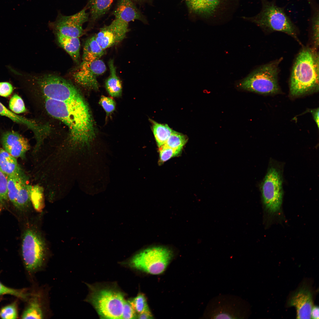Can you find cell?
I'll list each match as a JSON object with an SVG mask.
<instances>
[{
    "mask_svg": "<svg viewBox=\"0 0 319 319\" xmlns=\"http://www.w3.org/2000/svg\"><path fill=\"white\" fill-rule=\"evenodd\" d=\"M46 110L68 127L69 141L76 147L89 143L95 138L96 125L84 98L60 101L45 97Z\"/></svg>",
    "mask_w": 319,
    "mask_h": 319,
    "instance_id": "6da1fadb",
    "label": "cell"
},
{
    "mask_svg": "<svg viewBox=\"0 0 319 319\" xmlns=\"http://www.w3.org/2000/svg\"><path fill=\"white\" fill-rule=\"evenodd\" d=\"M318 89V52L313 48H304L298 53L293 66L290 94L299 96Z\"/></svg>",
    "mask_w": 319,
    "mask_h": 319,
    "instance_id": "7a4b0ae2",
    "label": "cell"
},
{
    "mask_svg": "<svg viewBox=\"0 0 319 319\" xmlns=\"http://www.w3.org/2000/svg\"><path fill=\"white\" fill-rule=\"evenodd\" d=\"M260 1L262 6L258 13L253 17L242 18L255 23L265 32H284L299 42L298 29L286 14L284 8L278 6L276 0Z\"/></svg>",
    "mask_w": 319,
    "mask_h": 319,
    "instance_id": "3957f363",
    "label": "cell"
},
{
    "mask_svg": "<svg viewBox=\"0 0 319 319\" xmlns=\"http://www.w3.org/2000/svg\"><path fill=\"white\" fill-rule=\"evenodd\" d=\"M250 313L249 303L241 297L230 294H219L209 301L203 317L208 319H246Z\"/></svg>",
    "mask_w": 319,
    "mask_h": 319,
    "instance_id": "277c9868",
    "label": "cell"
},
{
    "mask_svg": "<svg viewBox=\"0 0 319 319\" xmlns=\"http://www.w3.org/2000/svg\"><path fill=\"white\" fill-rule=\"evenodd\" d=\"M282 59L262 65L237 84L238 88L259 94H268L279 91V65Z\"/></svg>",
    "mask_w": 319,
    "mask_h": 319,
    "instance_id": "5b68a950",
    "label": "cell"
},
{
    "mask_svg": "<svg viewBox=\"0 0 319 319\" xmlns=\"http://www.w3.org/2000/svg\"><path fill=\"white\" fill-rule=\"evenodd\" d=\"M88 286L90 291L86 301L92 305L100 317L105 319H122L125 301L122 292L113 287Z\"/></svg>",
    "mask_w": 319,
    "mask_h": 319,
    "instance_id": "8992f818",
    "label": "cell"
},
{
    "mask_svg": "<svg viewBox=\"0 0 319 319\" xmlns=\"http://www.w3.org/2000/svg\"><path fill=\"white\" fill-rule=\"evenodd\" d=\"M172 251L167 247L155 246L140 251L129 263L133 268L152 275H159L166 270L172 259Z\"/></svg>",
    "mask_w": 319,
    "mask_h": 319,
    "instance_id": "52a82bcc",
    "label": "cell"
},
{
    "mask_svg": "<svg viewBox=\"0 0 319 319\" xmlns=\"http://www.w3.org/2000/svg\"><path fill=\"white\" fill-rule=\"evenodd\" d=\"M22 253L27 270L31 272L38 271L44 265L47 255L44 239L38 230L29 229L24 234Z\"/></svg>",
    "mask_w": 319,
    "mask_h": 319,
    "instance_id": "ba28073f",
    "label": "cell"
},
{
    "mask_svg": "<svg viewBox=\"0 0 319 319\" xmlns=\"http://www.w3.org/2000/svg\"><path fill=\"white\" fill-rule=\"evenodd\" d=\"M261 190L263 204L271 215L278 213L282 203L283 191L281 173L274 166L270 167L262 183Z\"/></svg>",
    "mask_w": 319,
    "mask_h": 319,
    "instance_id": "9c48e42d",
    "label": "cell"
},
{
    "mask_svg": "<svg viewBox=\"0 0 319 319\" xmlns=\"http://www.w3.org/2000/svg\"><path fill=\"white\" fill-rule=\"evenodd\" d=\"M87 9L86 6L79 12L69 16L64 15L59 12L55 20L50 22L49 25L55 33L79 38L84 33L83 24L89 19Z\"/></svg>",
    "mask_w": 319,
    "mask_h": 319,
    "instance_id": "30bf717a",
    "label": "cell"
},
{
    "mask_svg": "<svg viewBox=\"0 0 319 319\" xmlns=\"http://www.w3.org/2000/svg\"><path fill=\"white\" fill-rule=\"evenodd\" d=\"M106 69L105 63L100 59L91 61H82L72 76L74 81L80 86L97 91L100 87L97 78Z\"/></svg>",
    "mask_w": 319,
    "mask_h": 319,
    "instance_id": "8fae6325",
    "label": "cell"
},
{
    "mask_svg": "<svg viewBox=\"0 0 319 319\" xmlns=\"http://www.w3.org/2000/svg\"><path fill=\"white\" fill-rule=\"evenodd\" d=\"M288 307H295L297 319H310L313 305V294L307 284H303L292 293L287 304Z\"/></svg>",
    "mask_w": 319,
    "mask_h": 319,
    "instance_id": "7c38bea8",
    "label": "cell"
},
{
    "mask_svg": "<svg viewBox=\"0 0 319 319\" xmlns=\"http://www.w3.org/2000/svg\"><path fill=\"white\" fill-rule=\"evenodd\" d=\"M1 140L4 149L15 158H24L26 152L30 149L28 141L14 131L4 133Z\"/></svg>",
    "mask_w": 319,
    "mask_h": 319,
    "instance_id": "4fadbf2b",
    "label": "cell"
},
{
    "mask_svg": "<svg viewBox=\"0 0 319 319\" xmlns=\"http://www.w3.org/2000/svg\"><path fill=\"white\" fill-rule=\"evenodd\" d=\"M190 10L193 12L209 18L214 16L224 0H185Z\"/></svg>",
    "mask_w": 319,
    "mask_h": 319,
    "instance_id": "5bb4252c",
    "label": "cell"
},
{
    "mask_svg": "<svg viewBox=\"0 0 319 319\" xmlns=\"http://www.w3.org/2000/svg\"><path fill=\"white\" fill-rule=\"evenodd\" d=\"M113 14L115 19L128 23L135 20H144L141 14L132 0H119Z\"/></svg>",
    "mask_w": 319,
    "mask_h": 319,
    "instance_id": "9a60e30c",
    "label": "cell"
},
{
    "mask_svg": "<svg viewBox=\"0 0 319 319\" xmlns=\"http://www.w3.org/2000/svg\"><path fill=\"white\" fill-rule=\"evenodd\" d=\"M94 36L97 41L104 50L122 41L112 23L109 25L101 28Z\"/></svg>",
    "mask_w": 319,
    "mask_h": 319,
    "instance_id": "2e32d148",
    "label": "cell"
},
{
    "mask_svg": "<svg viewBox=\"0 0 319 319\" xmlns=\"http://www.w3.org/2000/svg\"><path fill=\"white\" fill-rule=\"evenodd\" d=\"M55 33L60 46L69 55L74 62L78 63L80 47L79 38L66 36L58 33Z\"/></svg>",
    "mask_w": 319,
    "mask_h": 319,
    "instance_id": "e0dca14e",
    "label": "cell"
},
{
    "mask_svg": "<svg viewBox=\"0 0 319 319\" xmlns=\"http://www.w3.org/2000/svg\"><path fill=\"white\" fill-rule=\"evenodd\" d=\"M110 74L105 82V87L108 94L111 97H118L122 95V83L118 76L116 69L113 59L109 60L108 63Z\"/></svg>",
    "mask_w": 319,
    "mask_h": 319,
    "instance_id": "ac0fdd59",
    "label": "cell"
},
{
    "mask_svg": "<svg viewBox=\"0 0 319 319\" xmlns=\"http://www.w3.org/2000/svg\"><path fill=\"white\" fill-rule=\"evenodd\" d=\"M15 158L4 149H0V170L7 176L23 172Z\"/></svg>",
    "mask_w": 319,
    "mask_h": 319,
    "instance_id": "d6986e66",
    "label": "cell"
},
{
    "mask_svg": "<svg viewBox=\"0 0 319 319\" xmlns=\"http://www.w3.org/2000/svg\"><path fill=\"white\" fill-rule=\"evenodd\" d=\"M113 0H89L86 7L89 10L91 22H94L109 10Z\"/></svg>",
    "mask_w": 319,
    "mask_h": 319,
    "instance_id": "ffe728a7",
    "label": "cell"
},
{
    "mask_svg": "<svg viewBox=\"0 0 319 319\" xmlns=\"http://www.w3.org/2000/svg\"><path fill=\"white\" fill-rule=\"evenodd\" d=\"M104 53V50L93 35L85 41L83 48L82 61H91L100 59Z\"/></svg>",
    "mask_w": 319,
    "mask_h": 319,
    "instance_id": "44dd1931",
    "label": "cell"
},
{
    "mask_svg": "<svg viewBox=\"0 0 319 319\" xmlns=\"http://www.w3.org/2000/svg\"><path fill=\"white\" fill-rule=\"evenodd\" d=\"M41 295L38 292L32 295L29 303L22 315L23 319H42L44 314Z\"/></svg>",
    "mask_w": 319,
    "mask_h": 319,
    "instance_id": "7402d4cb",
    "label": "cell"
},
{
    "mask_svg": "<svg viewBox=\"0 0 319 319\" xmlns=\"http://www.w3.org/2000/svg\"><path fill=\"white\" fill-rule=\"evenodd\" d=\"M27 181V177L23 172L19 175L8 176V198L13 204L20 188Z\"/></svg>",
    "mask_w": 319,
    "mask_h": 319,
    "instance_id": "603a6c76",
    "label": "cell"
},
{
    "mask_svg": "<svg viewBox=\"0 0 319 319\" xmlns=\"http://www.w3.org/2000/svg\"><path fill=\"white\" fill-rule=\"evenodd\" d=\"M152 129L159 147L165 144L173 131L167 125L156 122L153 123Z\"/></svg>",
    "mask_w": 319,
    "mask_h": 319,
    "instance_id": "cb8c5ba5",
    "label": "cell"
},
{
    "mask_svg": "<svg viewBox=\"0 0 319 319\" xmlns=\"http://www.w3.org/2000/svg\"><path fill=\"white\" fill-rule=\"evenodd\" d=\"M0 115L7 117L15 122L25 125L31 129L33 130L36 128V126L32 121L15 113L0 102Z\"/></svg>",
    "mask_w": 319,
    "mask_h": 319,
    "instance_id": "d4e9b609",
    "label": "cell"
},
{
    "mask_svg": "<svg viewBox=\"0 0 319 319\" xmlns=\"http://www.w3.org/2000/svg\"><path fill=\"white\" fill-rule=\"evenodd\" d=\"M30 195L31 202L34 208L37 211L41 212L44 206L42 188L38 185L31 186Z\"/></svg>",
    "mask_w": 319,
    "mask_h": 319,
    "instance_id": "484cf974",
    "label": "cell"
},
{
    "mask_svg": "<svg viewBox=\"0 0 319 319\" xmlns=\"http://www.w3.org/2000/svg\"><path fill=\"white\" fill-rule=\"evenodd\" d=\"M187 140L185 136L173 131L164 144L181 153Z\"/></svg>",
    "mask_w": 319,
    "mask_h": 319,
    "instance_id": "4316f807",
    "label": "cell"
},
{
    "mask_svg": "<svg viewBox=\"0 0 319 319\" xmlns=\"http://www.w3.org/2000/svg\"><path fill=\"white\" fill-rule=\"evenodd\" d=\"M136 312L139 314L149 311L146 298L142 294H139L131 300H129Z\"/></svg>",
    "mask_w": 319,
    "mask_h": 319,
    "instance_id": "83f0119b",
    "label": "cell"
},
{
    "mask_svg": "<svg viewBox=\"0 0 319 319\" xmlns=\"http://www.w3.org/2000/svg\"><path fill=\"white\" fill-rule=\"evenodd\" d=\"M159 159L158 163L161 165L170 159L179 155L180 152L165 145L159 147Z\"/></svg>",
    "mask_w": 319,
    "mask_h": 319,
    "instance_id": "f1b7e54d",
    "label": "cell"
},
{
    "mask_svg": "<svg viewBox=\"0 0 319 319\" xmlns=\"http://www.w3.org/2000/svg\"><path fill=\"white\" fill-rule=\"evenodd\" d=\"M9 106L11 110L16 114L24 113L26 110L22 99L17 94L14 95L10 98Z\"/></svg>",
    "mask_w": 319,
    "mask_h": 319,
    "instance_id": "f546056e",
    "label": "cell"
},
{
    "mask_svg": "<svg viewBox=\"0 0 319 319\" xmlns=\"http://www.w3.org/2000/svg\"><path fill=\"white\" fill-rule=\"evenodd\" d=\"M99 104L105 111L107 116H108L115 110L116 103L111 97L102 96L99 100Z\"/></svg>",
    "mask_w": 319,
    "mask_h": 319,
    "instance_id": "4dcf8cb0",
    "label": "cell"
},
{
    "mask_svg": "<svg viewBox=\"0 0 319 319\" xmlns=\"http://www.w3.org/2000/svg\"><path fill=\"white\" fill-rule=\"evenodd\" d=\"M0 315L3 319H16L18 317L17 311L15 303L7 305L2 308Z\"/></svg>",
    "mask_w": 319,
    "mask_h": 319,
    "instance_id": "1f68e13d",
    "label": "cell"
},
{
    "mask_svg": "<svg viewBox=\"0 0 319 319\" xmlns=\"http://www.w3.org/2000/svg\"><path fill=\"white\" fill-rule=\"evenodd\" d=\"M7 183L8 176L0 170V205L8 198Z\"/></svg>",
    "mask_w": 319,
    "mask_h": 319,
    "instance_id": "d6a6232c",
    "label": "cell"
},
{
    "mask_svg": "<svg viewBox=\"0 0 319 319\" xmlns=\"http://www.w3.org/2000/svg\"><path fill=\"white\" fill-rule=\"evenodd\" d=\"M4 294H9L23 299H27L30 295L24 290L8 287L0 282V295Z\"/></svg>",
    "mask_w": 319,
    "mask_h": 319,
    "instance_id": "836d02e7",
    "label": "cell"
},
{
    "mask_svg": "<svg viewBox=\"0 0 319 319\" xmlns=\"http://www.w3.org/2000/svg\"><path fill=\"white\" fill-rule=\"evenodd\" d=\"M136 317V312L129 301L125 300L123 308L122 319H134Z\"/></svg>",
    "mask_w": 319,
    "mask_h": 319,
    "instance_id": "e575fe53",
    "label": "cell"
},
{
    "mask_svg": "<svg viewBox=\"0 0 319 319\" xmlns=\"http://www.w3.org/2000/svg\"><path fill=\"white\" fill-rule=\"evenodd\" d=\"M12 85L8 82H0V96L3 97H8L10 96L13 91Z\"/></svg>",
    "mask_w": 319,
    "mask_h": 319,
    "instance_id": "d590c367",
    "label": "cell"
},
{
    "mask_svg": "<svg viewBox=\"0 0 319 319\" xmlns=\"http://www.w3.org/2000/svg\"><path fill=\"white\" fill-rule=\"evenodd\" d=\"M311 318L312 319H319V307L318 306H313L311 312Z\"/></svg>",
    "mask_w": 319,
    "mask_h": 319,
    "instance_id": "8d00e7d4",
    "label": "cell"
},
{
    "mask_svg": "<svg viewBox=\"0 0 319 319\" xmlns=\"http://www.w3.org/2000/svg\"><path fill=\"white\" fill-rule=\"evenodd\" d=\"M137 317V318L139 319H151L153 318V316L150 311L144 312L139 314Z\"/></svg>",
    "mask_w": 319,
    "mask_h": 319,
    "instance_id": "74e56055",
    "label": "cell"
},
{
    "mask_svg": "<svg viewBox=\"0 0 319 319\" xmlns=\"http://www.w3.org/2000/svg\"><path fill=\"white\" fill-rule=\"evenodd\" d=\"M319 109H314L311 111L314 121L316 123L317 125L319 127Z\"/></svg>",
    "mask_w": 319,
    "mask_h": 319,
    "instance_id": "f35d334b",
    "label": "cell"
},
{
    "mask_svg": "<svg viewBox=\"0 0 319 319\" xmlns=\"http://www.w3.org/2000/svg\"><path fill=\"white\" fill-rule=\"evenodd\" d=\"M135 0V1H139V0Z\"/></svg>",
    "mask_w": 319,
    "mask_h": 319,
    "instance_id": "ab89813d",
    "label": "cell"
}]
</instances>
